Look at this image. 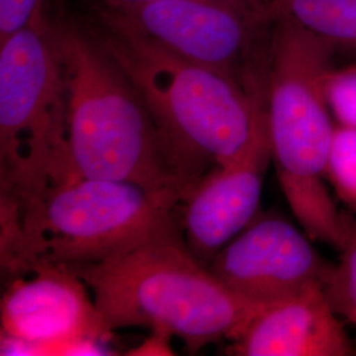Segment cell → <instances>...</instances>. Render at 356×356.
Instances as JSON below:
<instances>
[{
  "label": "cell",
  "mask_w": 356,
  "mask_h": 356,
  "mask_svg": "<svg viewBox=\"0 0 356 356\" xmlns=\"http://www.w3.org/2000/svg\"><path fill=\"white\" fill-rule=\"evenodd\" d=\"M85 26L139 90L191 186L241 157L267 127V90L92 16Z\"/></svg>",
  "instance_id": "obj_1"
},
{
  "label": "cell",
  "mask_w": 356,
  "mask_h": 356,
  "mask_svg": "<svg viewBox=\"0 0 356 356\" xmlns=\"http://www.w3.org/2000/svg\"><path fill=\"white\" fill-rule=\"evenodd\" d=\"M74 273L110 334L148 327L177 337L191 353L235 341L266 307L231 292L193 254L179 216L124 254Z\"/></svg>",
  "instance_id": "obj_2"
},
{
  "label": "cell",
  "mask_w": 356,
  "mask_h": 356,
  "mask_svg": "<svg viewBox=\"0 0 356 356\" xmlns=\"http://www.w3.org/2000/svg\"><path fill=\"white\" fill-rule=\"evenodd\" d=\"M64 63L72 179L191 191L139 90L85 24L54 17Z\"/></svg>",
  "instance_id": "obj_3"
},
{
  "label": "cell",
  "mask_w": 356,
  "mask_h": 356,
  "mask_svg": "<svg viewBox=\"0 0 356 356\" xmlns=\"http://www.w3.org/2000/svg\"><path fill=\"white\" fill-rule=\"evenodd\" d=\"M335 53L291 17L272 19L266 97L272 161L301 229L338 251L342 210L326 181L335 120L325 94Z\"/></svg>",
  "instance_id": "obj_4"
},
{
  "label": "cell",
  "mask_w": 356,
  "mask_h": 356,
  "mask_svg": "<svg viewBox=\"0 0 356 356\" xmlns=\"http://www.w3.org/2000/svg\"><path fill=\"white\" fill-rule=\"evenodd\" d=\"M72 177L64 63L47 8L0 40V234Z\"/></svg>",
  "instance_id": "obj_5"
},
{
  "label": "cell",
  "mask_w": 356,
  "mask_h": 356,
  "mask_svg": "<svg viewBox=\"0 0 356 356\" xmlns=\"http://www.w3.org/2000/svg\"><path fill=\"white\" fill-rule=\"evenodd\" d=\"M184 197L110 179L74 178L32 204L0 234L7 277L41 267L76 272L124 254L179 214Z\"/></svg>",
  "instance_id": "obj_6"
},
{
  "label": "cell",
  "mask_w": 356,
  "mask_h": 356,
  "mask_svg": "<svg viewBox=\"0 0 356 356\" xmlns=\"http://www.w3.org/2000/svg\"><path fill=\"white\" fill-rule=\"evenodd\" d=\"M91 11L191 63L267 90L272 20L266 0H154Z\"/></svg>",
  "instance_id": "obj_7"
},
{
  "label": "cell",
  "mask_w": 356,
  "mask_h": 356,
  "mask_svg": "<svg viewBox=\"0 0 356 356\" xmlns=\"http://www.w3.org/2000/svg\"><path fill=\"white\" fill-rule=\"evenodd\" d=\"M1 355H108L88 285L74 272L41 267L10 277L0 302Z\"/></svg>",
  "instance_id": "obj_8"
},
{
  "label": "cell",
  "mask_w": 356,
  "mask_h": 356,
  "mask_svg": "<svg viewBox=\"0 0 356 356\" xmlns=\"http://www.w3.org/2000/svg\"><path fill=\"white\" fill-rule=\"evenodd\" d=\"M300 231L277 216H257L206 266L231 292L259 305L280 302L313 284L332 266Z\"/></svg>",
  "instance_id": "obj_9"
},
{
  "label": "cell",
  "mask_w": 356,
  "mask_h": 356,
  "mask_svg": "<svg viewBox=\"0 0 356 356\" xmlns=\"http://www.w3.org/2000/svg\"><path fill=\"white\" fill-rule=\"evenodd\" d=\"M270 161L267 126L241 157L210 169L179 204L185 243L204 266L259 216Z\"/></svg>",
  "instance_id": "obj_10"
},
{
  "label": "cell",
  "mask_w": 356,
  "mask_h": 356,
  "mask_svg": "<svg viewBox=\"0 0 356 356\" xmlns=\"http://www.w3.org/2000/svg\"><path fill=\"white\" fill-rule=\"evenodd\" d=\"M234 356H351L356 348L323 284L268 305L226 348Z\"/></svg>",
  "instance_id": "obj_11"
},
{
  "label": "cell",
  "mask_w": 356,
  "mask_h": 356,
  "mask_svg": "<svg viewBox=\"0 0 356 356\" xmlns=\"http://www.w3.org/2000/svg\"><path fill=\"white\" fill-rule=\"evenodd\" d=\"M268 17L286 16L330 44L356 56V0H266Z\"/></svg>",
  "instance_id": "obj_12"
},
{
  "label": "cell",
  "mask_w": 356,
  "mask_h": 356,
  "mask_svg": "<svg viewBox=\"0 0 356 356\" xmlns=\"http://www.w3.org/2000/svg\"><path fill=\"white\" fill-rule=\"evenodd\" d=\"M342 241L339 259L325 282V291L337 314L356 327V218L341 211Z\"/></svg>",
  "instance_id": "obj_13"
},
{
  "label": "cell",
  "mask_w": 356,
  "mask_h": 356,
  "mask_svg": "<svg viewBox=\"0 0 356 356\" xmlns=\"http://www.w3.org/2000/svg\"><path fill=\"white\" fill-rule=\"evenodd\" d=\"M326 181L337 198L356 216V132L335 123Z\"/></svg>",
  "instance_id": "obj_14"
},
{
  "label": "cell",
  "mask_w": 356,
  "mask_h": 356,
  "mask_svg": "<svg viewBox=\"0 0 356 356\" xmlns=\"http://www.w3.org/2000/svg\"><path fill=\"white\" fill-rule=\"evenodd\" d=\"M325 94L335 123L356 132V63L332 66L325 81Z\"/></svg>",
  "instance_id": "obj_15"
},
{
  "label": "cell",
  "mask_w": 356,
  "mask_h": 356,
  "mask_svg": "<svg viewBox=\"0 0 356 356\" xmlns=\"http://www.w3.org/2000/svg\"><path fill=\"white\" fill-rule=\"evenodd\" d=\"M48 8V0H0V40L28 26Z\"/></svg>",
  "instance_id": "obj_16"
},
{
  "label": "cell",
  "mask_w": 356,
  "mask_h": 356,
  "mask_svg": "<svg viewBox=\"0 0 356 356\" xmlns=\"http://www.w3.org/2000/svg\"><path fill=\"white\" fill-rule=\"evenodd\" d=\"M170 339H172V337H169L166 334L152 331V334L148 339H145L140 346L131 348L128 353H126V355H173V351L170 348Z\"/></svg>",
  "instance_id": "obj_17"
},
{
  "label": "cell",
  "mask_w": 356,
  "mask_h": 356,
  "mask_svg": "<svg viewBox=\"0 0 356 356\" xmlns=\"http://www.w3.org/2000/svg\"><path fill=\"white\" fill-rule=\"evenodd\" d=\"M88 3L91 8H119L127 6H136L154 0H81Z\"/></svg>",
  "instance_id": "obj_18"
}]
</instances>
